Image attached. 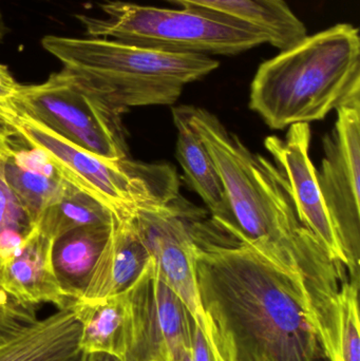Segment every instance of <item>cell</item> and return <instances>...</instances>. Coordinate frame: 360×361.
I'll return each instance as SVG.
<instances>
[{"mask_svg":"<svg viewBox=\"0 0 360 361\" xmlns=\"http://www.w3.org/2000/svg\"><path fill=\"white\" fill-rule=\"evenodd\" d=\"M199 209L178 197L160 207L139 210L132 219L160 279L204 322L197 288L194 227Z\"/></svg>","mask_w":360,"mask_h":361,"instance_id":"cell-10","label":"cell"},{"mask_svg":"<svg viewBox=\"0 0 360 361\" xmlns=\"http://www.w3.org/2000/svg\"><path fill=\"white\" fill-rule=\"evenodd\" d=\"M6 33V23H4V16H2L1 11H0V42L4 39Z\"/></svg>","mask_w":360,"mask_h":361,"instance_id":"cell-28","label":"cell"},{"mask_svg":"<svg viewBox=\"0 0 360 361\" xmlns=\"http://www.w3.org/2000/svg\"><path fill=\"white\" fill-rule=\"evenodd\" d=\"M360 95L359 31L351 23L306 35L258 68L249 108L276 130L323 120Z\"/></svg>","mask_w":360,"mask_h":361,"instance_id":"cell-3","label":"cell"},{"mask_svg":"<svg viewBox=\"0 0 360 361\" xmlns=\"http://www.w3.org/2000/svg\"><path fill=\"white\" fill-rule=\"evenodd\" d=\"M82 361H122L120 358L106 353L85 354Z\"/></svg>","mask_w":360,"mask_h":361,"instance_id":"cell-27","label":"cell"},{"mask_svg":"<svg viewBox=\"0 0 360 361\" xmlns=\"http://www.w3.org/2000/svg\"><path fill=\"white\" fill-rule=\"evenodd\" d=\"M82 326L72 309L57 311L0 345V361H82Z\"/></svg>","mask_w":360,"mask_h":361,"instance_id":"cell-15","label":"cell"},{"mask_svg":"<svg viewBox=\"0 0 360 361\" xmlns=\"http://www.w3.org/2000/svg\"><path fill=\"white\" fill-rule=\"evenodd\" d=\"M99 8L104 16L76 15L87 37L209 57L234 56L268 44L263 32L247 21L205 8H165L120 0H106Z\"/></svg>","mask_w":360,"mask_h":361,"instance_id":"cell-5","label":"cell"},{"mask_svg":"<svg viewBox=\"0 0 360 361\" xmlns=\"http://www.w3.org/2000/svg\"><path fill=\"white\" fill-rule=\"evenodd\" d=\"M42 46L118 116L133 107L173 105L186 85L220 66L204 55L163 52L109 38L46 35Z\"/></svg>","mask_w":360,"mask_h":361,"instance_id":"cell-4","label":"cell"},{"mask_svg":"<svg viewBox=\"0 0 360 361\" xmlns=\"http://www.w3.org/2000/svg\"><path fill=\"white\" fill-rule=\"evenodd\" d=\"M20 84L15 80L8 66L0 63V112L8 116L12 122L15 116L13 102L18 92Z\"/></svg>","mask_w":360,"mask_h":361,"instance_id":"cell-25","label":"cell"},{"mask_svg":"<svg viewBox=\"0 0 360 361\" xmlns=\"http://www.w3.org/2000/svg\"><path fill=\"white\" fill-rule=\"evenodd\" d=\"M126 295L131 329L125 361H177L192 349L194 316L160 279L152 259Z\"/></svg>","mask_w":360,"mask_h":361,"instance_id":"cell-9","label":"cell"},{"mask_svg":"<svg viewBox=\"0 0 360 361\" xmlns=\"http://www.w3.org/2000/svg\"><path fill=\"white\" fill-rule=\"evenodd\" d=\"M310 124L289 127L285 139L270 135L264 141L293 200L302 224L314 233L332 258L347 267L346 256L328 212L319 186L317 171L310 157Z\"/></svg>","mask_w":360,"mask_h":361,"instance_id":"cell-11","label":"cell"},{"mask_svg":"<svg viewBox=\"0 0 360 361\" xmlns=\"http://www.w3.org/2000/svg\"><path fill=\"white\" fill-rule=\"evenodd\" d=\"M150 259L132 219L114 218L109 237L80 300H101L126 292L143 273Z\"/></svg>","mask_w":360,"mask_h":361,"instance_id":"cell-13","label":"cell"},{"mask_svg":"<svg viewBox=\"0 0 360 361\" xmlns=\"http://www.w3.org/2000/svg\"><path fill=\"white\" fill-rule=\"evenodd\" d=\"M213 159L244 242L297 280L308 295L330 360L340 350L342 305L351 279L298 218L287 182L276 165L254 154L204 108L179 106Z\"/></svg>","mask_w":360,"mask_h":361,"instance_id":"cell-1","label":"cell"},{"mask_svg":"<svg viewBox=\"0 0 360 361\" xmlns=\"http://www.w3.org/2000/svg\"><path fill=\"white\" fill-rule=\"evenodd\" d=\"M2 295H4V292H2L1 290H0V299H1Z\"/></svg>","mask_w":360,"mask_h":361,"instance_id":"cell-30","label":"cell"},{"mask_svg":"<svg viewBox=\"0 0 360 361\" xmlns=\"http://www.w3.org/2000/svg\"><path fill=\"white\" fill-rule=\"evenodd\" d=\"M112 223L80 227L55 240L53 269L59 286L72 300H80L84 295Z\"/></svg>","mask_w":360,"mask_h":361,"instance_id":"cell-19","label":"cell"},{"mask_svg":"<svg viewBox=\"0 0 360 361\" xmlns=\"http://www.w3.org/2000/svg\"><path fill=\"white\" fill-rule=\"evenodd\" d=\"M177 361H194V360H192V349L184 352Z\"/></svg>","mask_w":360,"mask_h":361,"instance_id":"cell-29","label":"cell"},{"mask_svg":"<svg viewBox=\"0 0 360 361\" xmlns=\"http://www.w3.org/2000/svg\"><path fill=\"white\" fill-rule=\"evenodd\" d=\"M71 309L82 326L80 347L84 354L106 353L126 360L131 329L126 292L101 300H76Z\"/></svg>","mask_w":360,"mask_h":361,"instance_id":"cell-18","label":"cell"},{"mask_svg":"<svg viewBox=\"0 0 360 361\" xmlns=\"http://www.w3.org/2000/svg\"><path fill=\"white\" fill-rule=\"evenodd\" d=\"M15 135H17V133L13 127L10 118L0 112V135L1 137H12Z\"/></svg>","mask_w":360,"mask_h":361,"instance_id":"cell-26","label":"cell"},{"mask_svg":"<svg viewBox=\"0 0 360 361\" xmlns=\"http://www.w3.org/2000/svg\"><path fill=\"white\" fill-rule=\"evenodd\" d=\"M12 125L29 145L46 154L63 180L99 201L116 220L133 219L139 210L166 205L180 195L171 165L108 161L19 114Z\"/></svg>","mask_w":360,"mask_h":361,"instance_id":"cell-6","label":"cell"},{"mask_svg":"<svg viewBox=\"0 0 360 361\" xmlns=\"http://www.w3.org/2000/svg\"><path fill=\"white\" fill-rule=\"evenodd\" d=\"M336 111L335 126L323 139L325 157L317 178L351 281L360 284V95Z\"/></svg>","mask_w":360,"mask_h":361,"instance_id":"cell-8","label":"cell"},{"mask_svg":"<svg viewBox=\"0 0 360 361\" xmlns=\"http://www.w3.org/2000/svg\"><path fill=\"white\" fill-rule=\"evenodd\" d=\"M359 286L352 282L345 296L338 361H360Z\"/></svg>","mask_w":360,"mask_h":361,"instance_id":"cell-22","label":"cell"},{"mask_svg":"<svg viewBox=\"0 0 360 361\" xmlns=\"http://www.w3.org/2000/svg\"><path fill=\"white\" fill-rule=\"evenodd\" d=\"M13 108L15 116L35 121L106 160L122 161L128 157L120 116L65 68L40 84L20 85Z\"/></svg>","mask_w":360,"mask_h":361,"instance_id":"cell-7","label":"cell"},{"mask_svg":"<svg viewBox=\"0 0 360 361\" xmlns=\"http://www.w3.org/2000/svg\"><path fill=\"white\" fill-rule=\"evenodd\" d=\"M53 244L35 225L19 252L0 267V290L20 305L50 303L59 311L71 309L75 301L63 292L53 269Z\"/></svg>","mask_w":360,"mask_h":361,"instance_id":"cell-12","label":"cell"},{"mask_svg":"<svg viewBox=\"0 0 360 361\" xmlns=\"http://www.w3.org/2000/svg\"><path fill=\"white\" fill-rule=\"evenodd\" d=\"M8 139L0 135V267L19 252L35 226L6 180Z\"/></svg>","mask_w":360,"mask_h":361,"instance_id":"cell-21","label":"cell"},{"mask_svg":"<svg viewBox=\"0 0 360 361\" xmlns=\"http://www.w3.org/2000/svg\"><path fill=\"white\" fill-rule=\"evenodd\" d=\"M35 307L23 305L2 295L0 299V345L37 320Z\"/></svg>","mask_w":360,"mask_h":361,"instance_id":"cell-23","label":"cell"},{"mask_svg":"<svg viewBox=\"0 0 360 361\" xmlns=\"http://www.w3.org/2000/svg\"><path fill=\"white\" fill-rule=\"evenodd\" d=\"M113 219L111 212L99 201L63 180L56 199L42 212L35 225L55 241L74 229L110 224Z\"/></svg>","mask_w":360,"mask_h":361,"instance_id":"cell-20","label":"cell"},{"mask_svg":"<svg viewBox=\"0 0 360 361\" xmlns=\"http://www.w3.org/2000/svg\"><path fill=\"white\" fill-rule=\"evenodd\" d=\"M20 135L8 137L6 178L13 192L36 224L40 214L56 199L63 178L42 150L23 147Z\"/></svg>","mask_w":360,"mask_h":361,"instance_id":"cell-16","label":"cell"},{"mask_svg":"<svg viewBox=\"0 0 360 361\" xmlns=\"http://www.w3.org/2000/svg\"><path fill=\"white\" fill-rule=\"evenodd\" d=\"M199 220L197 288L230 361H330L302 284L251 246Z\"/></svg>","mask_w":360,"mask_h":361,"instance_id":"cell-2","label":"cell"},{"mask_svg":"<svg viewBox=\"0 0 360 361\" xmlns=\"http://www.w3.org/2000/svg\"><path fill=\"white\" fill-rule=\"evenodd\" d=\"M173 118L178 130L175 157L186 183L209 207L213 226L234 238L236 223L213 159L180 107L173 108Z\"/></svg>","mask_w":360,"mask_h":361,"instance_id":"cell-14","label":"cell"},{"mask_svg":"<svg viewBox=\"0 0 360 361\" xmlns=\"http://www.w3.org/2000/svg\"><path fill=\"white\" fill-rule=\"evenodd\" d=\"M182 8L215 11L258 27L268 44L283 51L304 39L308 30L285 0H164Z\"/></svg>","mask_w":360,"mask_h":361,"instance_id":"cell-17","label":"cell"},{"mask_svg":"<svg viewBox=\"0 0 360 361\" xmlns=\"http://www.w3.org/2000/svg\"><path fill=\"white\" fill-rule=\"evenodd\" d=\"M192 360L194 361H230L213 324L205 320L200 324L194 319V341H192Z\"/></svg>","mask_w":360,"mask_h":361,"instance_id":"cell-24","label":"cell"}]
</instances>
